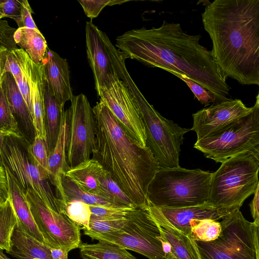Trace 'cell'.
Returning <instances> with one entry per match:
<instances>
[{
	"mask_svg": "<svg viewBox=\"0 0 259 259\" xmlns=\"http://www.w3.org/2000/svg\"><path fill=\"white\" fill-rule=\"evenodd\" d=\"M200 38V34L184 31L179 23L164 20L157 28L124 32L116 38L115 47L126 59L184 75L213 94L219 102L229 100L230 87Z\"/></svg>",
	"mask_w": 259,
	"mask_h": 259,
	"instance_id": "1",
	"label": "cell"
},
{
	"mask_svg": "<svg viewBox=\"0 0 259 259\" xmlns=\"http://www.w3.org/2000/svg\"><path fill=\"white\" fill-rule=\"evenodd\" d=\"M224 77L259 85V0H214L202 14Z\"/></svg>",
	"mask_w": 259,
	"mask_h": 259,
	"instance_id": "2",
	"label": "cell"
},
{
	"mask_svg": "<svg viewBox=\"0 0 259 259\" xmlns=\"http://www.w3.org/2000/svg\"><path fill=\"white\" fill-rule=\"evenodd\" d=\"M96 126L93 158L110 174L137 207L146 209L149 186L160 168L156 158L125 132L100 100L93 108Z\"/></svg>",
	"mask_w": 259,
	"mask_h": 259,
	"instance_id": "3",
	"label": "cell"
},
{
	"mask_svg": "<svg viewBox=\"0 0 259 259\" xmlns=\"http://www.w3.org/2000/svg\"><path fill=\"white\" fill-rule=\"evenodd\" d=\"M125 59L120 54L111 58L118 77L127 86L139 109L146 133V146L156 158L160 168L179 167L180 146L184 135L191 130L164 118L150 104L130 75Z\"/></svg>",
	"mask_w": 259,
	"mask_h": 259,
	"instance_id": "4",
	"label": "cell"
},
{
	"mask_svg": "<svg viewBox=\"0 0 259 259\" xmlns=\"http://www.w3.org/2000/svg\"><path fill=\"white\" fill-rule=\"evenodd\" d=\"M259 152H245L230 157L212 173L207 202L221 219L239 210L259 186Z\"/></svg>",
	"mask_w": 259,
	"mask_h": 259,
	"instance_id": "5",
	"label": "cell"
},
{
	"mask_svg": "<svg viewBox=\"0 0 259 259\" xmlns=\"http://www.w3.org/2000/svg\"><path fill=\"white\" fill-rule=\"evenodd\" d=\"M212 175L199 168H160L149 186L148 200L158 207L202 204L208 200Z\"/></svg>",
	"mask_w": 259,
	"mask_h": 259,
	"instance_id": "6",
	"label": "cell"
},
{
	"mask_svg": "<svg viewBox=\"0 0 259 259\" xmlns=\"http://www.w3.org/2000/svg\"><path fill=\"white\" fill-rule=\"evenodd\" d=\"M218 237L209 242L195 241L201 259H258V228L239 210L222 219Z\"/></svg>",
	"mask_w": 259,
	"mask_h": 259,
	"instance_id": "7",
	"label": "cell"
},
{
	"mask_svg": "<svg viewBox=\"0 0 259 259\" xmlns=\"http://www.w3.org/2000/svg\"><path fill=\"white\" fill-rule=\"evenodd\" d=\"M253 110L208 137L197 141L194 147L206 158L222 163L245 152H259V94Z\"/></svg>",
	"mask_w": 259,
	"mask_h": 259,
	"instance_id": "8",
	"label": "cell"
},
{
	"mask_svg": "<svg viewBox=\"0 0 259 259\" xmlns=\"http://www.w3.org/2000/svg\"><path fill=\"white\" fill-rule=\"evenodd\" d=\"M127 219L126 224L117 231L97 233L83 230L84 234L93 240L112 242L149 259H167L160 230L148 210L135 208Z\"/></svg>",
	"mask_w": 259,
	"mask_h": 259,
	"instance_id": "9",
	"label": "cell"
},
{
	"mask_svg": "<svg viewBox=\"0 0 259 259\" xmlns=\"http://www.w3.org/2000/svg\"><path fill=\"white\" fill-rule=\"evenodd\" d=\"M29 144L21 136L6 137L1 152L3 165L9 170L25 192L31 190L47 205L60 209L48 176L33 163L29 155Z\"/></svg>",
	"mask_w": 259,
	"mask_h": 259,
	"instance_id": "10",
	"label": "cell"
},
{
	"mask_svg": "<svg viewBox=\"0 0 259 259\" xmlns=\"http://www.w3.org/2000/svg\"><path fill=\"white\" fill-rule=\"evenodd\" d=\"M25 195L33 219L46 245L68 252L79 247L81 228L78 225L60 209L47 205L31 190L26 191Z\"/></svg>",
	"mask_w": 259,
	"mask_h": 259,
	"instance_id": "11",
	"label": "cell"
},
{
	"mask_svg": "<svg viewBox=\"0 0 259 259\" xmlns=\"http://www.w3.org/2000/svg\"><path fill=\"white\" fill-rule=\"evenodd\" d=\"M68 113L66 161L70 168L90 159L96 149V126L93 108L83 94L73 96Z\"/></svg>",
	"mask_w": 259,
	"mask_h": 259,
	"instance_id": "12",
	"label": "cell"
},
{
	"mask_svg": "<svg viewBox=\"0 0 259 259\" xmlns=\"http://www.w3.org/2000/svg\"><path fill=\"white\" fill-rule=\"evenodd\" d=\"M97 94L130 136L146 146L145 128L138 106L117 73L100 89Z\"/></svg>",
	"mask_w": 259,
	"mask_h": 259,
	"instance_id": "13",
	"label": "cell"
},
{
	"mask_svg": "<svg viewBox=\"0 0 259 259\" xmlns=\"http://www.w3.org/2000/svg\"><path fill=\"white\" fill-rule=\"evenodd\" d=\"M253 107H247L240 99H230L204 108L193 114L191 131L197 135V141L209 136L249 114Z\"/></svg>",
	"mask_w": 259,
	"mask_h": 259,
	"instance_id": "14",
	"label": "cell"
},
{
	"mask_svg": "<svg viewBox=\"0 0 259 259\" xmlns=\"http://www.w3.org/2000/svg\"><path fill=\"white\" fill-rule=\"evenodd\" d=\"M87 57L97 92L116 74L102 36V31L92 21L85 24Z\"/></svg>",
	"mask_w": 259,
	"mask_h": 259,
	"instance_id": "15",
	"label": "cell"
},
{
	"mask_svg": "<svg viewBox=\"0 0 259 259\" xmlns=\"http://www.w3.org/2000/svg\"><path fill=\"white\" fill-rule=\"evenodd\" d=\"M41 63L49 89L60 106L64 108L65 103L71 100L73 96L67 61L48 47Z\"/></svg>",
	"mask_w": 259,
	"mask_h": 259,
	"instance_id": "16",
	"label": "cell"
},
{
	"mask_svg": "<svg viewBox=\"0 0 259 259\" xmlns=\"http://www.w3.org/2000/svg\"><path fill=\"white\" fill-rule=\"evenodd\" d=\"M146 209L157 223L162 236L170 245L174 259H201L195 241L191 235L171 224L158 208L148 200Z\"/></svg>",
	"mask_w": 259,
	"mask_h": 259,
	"instance_id": "17",
	"label": "cell"
},
{
	"mask_svg": "<svg viewBox=\"0 0 259 259\" xmlns=\"http://www.w3.org/2000/svg\"><path fill=\"white\" fill-rule=\"evenodd\" d=\"M1 87L6 96L21 136L29 144H31L35 137L33 118L11 72L3 73Z\"/></svg>",
	"mask_w": 259,
	"mask_h": 259,
	"instance_id": "18",
	"label": "cell"
},
{
	"mask_svg": "<svg viewBox=\"0 0 259 259\" xmlns=\"http://www.w3.org/2000/svg\"><path fill=\"white\" fill-rule=\"evenodd\" d=\"M68 134V113L67 110H64L57 141L54 148L49 153L48 158L49 180L56 188V197L61 200L64 198L62 177L70 168L66 161Z\"/></svg>",
	"mask_w": 259,
	"mask_h": 259,
	"instance_id": "19",
	"label": "cell"
},
{
	"mask_svg": "<svg viewBox=\"0 0 259 259\" xmlns=\"http://www.w3.org/2000/svg\"><path fill=\"white\" fill-rule=\"evenodd\" d=\"M5 168L8 186V195L16 212L18 224L21 229L36 240L45 244L44 238L33 219L25 191L6 167Z\"/></svg>",
	"mask_w": 259,
	"mask_h": 259,
	"instance_id": "20",
	"label": "cell"
},
{
	"mask_svg": "<svg viewBox=\"0 0 259 259\" xmlns=\"http://www.w3.org/2000/svg\"><path fill=\"white\" fill-rule=\"evenodd\" d=\"M28 76L33 107L35 136L47 140L44 104V74L41 63H34L29 57Z\"/></svg>",
	"mask_w": 259,
	"mask_h": 259,
	"instance_id": "21",
	"label": "cell"
},
{
	"mask_svg": "<svg viewBox=\"0 0 259 259\" xmlns=\"http://www.w3.org/2000/svg\"><path fill=\"white\" fill-rule=\"evenodd\" d=\"M158 208L171 224L191 236L192 220L210 219L218 221L222 219L217 209L207 201L200 205L185 207Z\"/></svg>",
	"mask_w": 259,
	"mask_h": 259,
	"instance_id": "22",
	"label": "cell"
},
{
	"mask_svg": "<svg viewBox=\"0 0 259 259\" xmlns=\"http://www.w3.org/2000/svg\"><path fill=\"white\" fill-rule=\"evenodd\" d=\"M107 172L98 160L92 158L69 168L64 176L84 192L97 196L102 179Z\"/></svg>",
	"mask_w": 259,
	"mask_h": 259,
	"instance_id": "23",
	"label": "cell"
},
{
	"mask_svg": "<svg viewBox=\"0 0 259 259\" xmlns=\"http://www.w3.org/2000/svg\"><path fill=\"white\" fill-rule=\"evenodd\" d=\"M51 248L23 232L17 223L6 252L17 259H53Z\"/></svg>",
	"mask_w": 259,
	"mask_h": 259,
	"instance_id": "24",
	"label": "cell"
},
{
	"mask_svg": "<svg viewBox=\"0 0 259 259\" xmlns=\"http://www.w3.org/2000/svg\"><path fill=\"white\" fill-rule=\"evenodd\" d=\"M29 57L22 49L8 51L3 73L10 72L12 74L33 118V107L28 76Z\"/></svg>",
	"mask_w": 259,
	"mask_h": 259,
	"instance_id": "25",
	"label": "cell"
},
{
	"mask_svg": "<svg viewBox=\"0 0 259 259\" xmlns=\"http://www.w3.org/2000/svg\"><path fill=\"white\" fill-rule=\"evenodd\" d=\"M14 39L16 45L23 50L34 63L41 62L48 46L39 29L18 28L14 33Z\"/></svg>",
	"mask_w": 259,
	"mask_h": 259,
	"instance_id": "26",
	"label": "cell"
},
{
	"mask_svg": "<svg viewBox=\"0 0 259 259\" xmlns=\"http://www.w3.org/2000/svg\"><path fill=\"white\" fill-rule=\"evenodd\" d=\"M45 77V76H44ZM45 125L49 153L54 148L59 135L62 113L64 110L50 91L44 79Z\"/></svg>",
	"mask_w": 259,
	"mask_h": 259,
	"instance_id": "27",
	"label": "cell"
},
{
	"mask_svg": "<svg viewBox=\"0 0 259 259\" xmlns=\"http://www.w3.org/2000/svg\"><path fill=\"white\" fill-rule=\"evenodd\" d=\"M78 248L82 259H137L127 249L105 241L81 243Z\"/></svg>",
	"mask_w": 259,
	"mask_h": 259,
	"instance_id": "28",
	"label": "cell"
},
{
	"mask_svg": "<svg viewBox=\"0 0 259 259\" xmlns=\"http://www.w3.org/2000/svg\"><path fill=\"white\" fill-rule=\"evenodd\" d=\"M18 223V219L11 200L8 198L0 203V249L8 250L11 238Z\"/></svg>",
	"mask_w": 259,
	"mask_h": 259,
	"instance_id": "29",
	"label": "cell"
},
{
	"mask_svg": "<svg viewBox=\"0 0 259 259\" xmlns=\"http://www.w3.org/2000/svg\"><path fill=\"white\" fill-rule=\"evenodd\" d=\"M97 196L116 206L137 207L108 172L102 179Z\"/></svg>",
	"mask_w": 259,
	"mask_h": 259,
	"instance_id": "30",
	"label": "cell"
},
{
	"mask_svg": "<svg viewBox=\"0 0 259 259\" xmlns=\"http://www.w3.org/2000/svg\"><path fill=\"white\" fill-rule=\"evenodd\" d=\"M62 186L64 198L62 200L58 199L61 203L71 200H78L82 201L90 206L118 207L97 196L84 192L64 176L62 177Z\"/></svg>",
	"mask_w": 259,
	"mask_h": 259,
	"instance_id": "31",
	"label": "cell"
},
{
	"mask_svg": "<svg viewBox=\"0 0 259 259\" xmlns=\"http://www.w3.org/2000/svg\"><path fill=\"white\" fill-rule=\"evenodd\" d=\"M58 202L61 212L65 213L82 229H89V223L92 214L90 205L78 200L61 203L58 199Z\"/></svg>",
	"mask_w": 259,
	"mask_h": 259,
	"instance_id": "32",
	"label": "cell"
},
{
	"mask_svg": "<svg viewBox=\"0 0 259 259\" xmlns=\"http://www.w3.org/2000/svg\"><path fill=\"white\" fill-rule=\"evenodd\" d=\"M191 236L195 241L209 242L215 240L221 231L220 222L210 219L191 221Z\"/></svg>",
	"mask_w": 259,
	"mask_h": 259,
	"instance_id": "33",
	"label": "cell"
},
{
	"mask_svg": "<svg viewBox=\"0 0 259 259\" xmlns=\"http://www.w3.org/2000/svg\"><path fill=\"white\" fill-rule=\"evenodd\" d=\"M28 152L33 163L49 177L47 140L35 136L33 142L28 145Z\"/></svg>",
	"mask_w": 259,
	"mask_h": 259,
	"instance_id": "34",
	"label": "cell"
},
{
	"mask_svg": "<svg viewBox=\"0 0 259 259\" xmlns=\"http://www.w3.org/2000/svg\"><path fill=\"white\" fill-rule=\"evenodd\" d=\"M127 216L125 218H101L91 215L89 229L87 230L97 233L117 231L126 224L128 220Z\"/></svg>",
	"mask_w": 259,
	"mask_h": 259,
	"instance_id": "35",
	"label": "cell"
},
{
	"mask_svg": "<svg viewBox=\"0 0 259 259\" xmlns=\"http://www.w3.org/2000/svg\"><path fill=\"white\" fill-rule=\"evenodd\" d=\"M0 129L21 136L17 124L11 113L6 96L0 87Z\"/></svg>",
	"mask_w": 259,
	"mask_h": 259,
	"instance_id": "36",
	"label": "cell"
},
{
	"mask_svg": "<svg viewBox=\"0 0 259 259\" xmlns=\"http://www.w3.org/2000/svg\"><path fill=\"white\" fill-rule=\"evenodd\" d=\"M168 72L177 76L184 81L191 90L195 98L205 106L210 103H215L217 100L215 96L209 91L205 90L202 86L192 81L184 75L168 71Z\"/></svg>",
	"mask_w": 259,
	"mask_h": 259,
	"instance_id": "37",
	"label": "cell"
},
{
	"mask_svg": "<svg viewBox=\"0 0 259 259\" xmlns=\"http://www.w3.org/2000/svg\"><path fill=\"white\" fill-rule=\"evenodd\" d=\"M128 2V1L118 0H99L89 1L81 0L78 2L81 6L85 14L92 20L96 18L106 6H110L115 5H120Z\"/></svg>",
	"mask_w": 259,
	"mask_h": 259,
	"instance_id": "38",
	"label": "cell"
},
{
	"mask_svg": "<svg viewBox=\"0 0 259 259\" xmlns=\"http://www.w3.org/2000/svg\"><path fill=\"white\" fill-rule=\"evenodd\" d=\"M92 215L101 218L126 217L131 211L137 207L90 206Z\"/></svg>",
	"mask_w": 259,
	"mask_h": 259,
	"instance_id": "39",
	"label": "cell"
},
{
	"mask_svg": "<svg viewBox=\"0 0 259 259\" xmlns=\"http://www.w3.org/2000/svg\"><path fill=\"white\" fill-rule=\"evenodd\" d=\"M16 29L11 27L7 20L0 21V52L18 49L14 39Z\"/></svg>",
	"mask_w": 259,
	"mask_h": 259,
	"instance_id": "40",
	"label": "cell"
},
{
	"mask_svg": "<svg viewBox=\"0 0 259 259\" xmlns=\"http://www.w3.org/2000/svg\"><path fill=\"white\" fill-rule=\"evenodd\" d=\"M23 5V0H0V11L5 17L16 22L19 18Z\"/></svg>",
	"mask_w": 259,
	"mask_h": 259,
	"instance_id": "41",
	"label": "cell"
},
{
	"mask_svg": "<svg viewBox=\"0 0 259 259\" xmlns=\"http://www.w3.org/2000/svg\"><path fill=\"white\" fill-rule=\"evenodd\" d=\"M33 10L27 0H23L21 14L16 21L18 28H28L38 29L32 17Z\"/></svg>",
	"mask_w": 259,
	"mask_h": 259,
	"instance_id": "42",
	"label": "cell"
},
{
	"mask_svg": "<svg viewBox=\"0 0 259 259\" xmlns=\"http://www.w3.org/2000/svg\"><path fill=\"white\" fill-rule=\"evenodd\" d=\"M8 186L6 172L4 166H0V203L8 198Z\"/></svg>",
	"mask_w": 259,
	"mask_h": 259,
	"instance_id": "43",
	"label": "cell"
},
{
	"mask_svg": "<svg viewBox=\"0 0 259 259\" xmlns=\"http://www.w3.org/2000/svg\"><path fill=\"white\" fill-rule=\"evenodd\" d=\"M259 186L256 187L254 192V197L249 204L250 212L253 219V223L259 225Z\"/></svg>",
	"mask_w": 259,
	"mask_h": 259,
	"instance_id": "44",
	"label": "cell"
},
{
	"mask_svg": "<svg viewBox=\"0 0 259 259\" xmlns=\"http://www.w3.org/2000/svg\"><path fill=\"white\" fill-rule=\"evenodd\" d=\"M53 259H68V252L61 248H51Z\"/></svg>",
	"mask_w": 259,
	"mask_h": 259,
	"instance_id": "45",
	"label": "cell"
},
{
	"mask_svg": "<svg viewBox=\"0 0 259 259\" xmlns=\"http://www.w3.org/2000/svg\"><path fill=\"white\" fill-rule=\"evenodd\" d=\"M8 50H5L0 52V87L1 86L2 76L7 60Z\"/></svg>",
	"mask_w": 259,
	"mask_h": 259,
	"instance_id": "46",
	"label": "cell"
},
{
	"mask_svg": "<svg viewBox=\"0 0 259 259\" xmlns=\"http://www.w3.org/2000/svg\"><path fill=\"white\" fill-rule=\"evenodd\" d=\"M11 135H16L15 133L7 131L5 130L0 129V166H3L2 160V157H1V149L3 146V142L5 139V138L8 136Z\"/></svg>",
	"mask_w": 259,
	"mask_h": 259,
	"instance_id": "47",
	"label": "cell"
},
{
	"mask_svg": "<svg viewBox=\"0 0 259 259\" xmlns=\"http://www.w3.org/2000/svg\"><path fill=\"white\" fill-rule=\"evenodd\" d=\"M0 259H10L0 249Z\"/></svg>",
	"mask_w": 259,
	"mask_h": 259,
	"instance_id": "48",
	"label": "cell"
},
{
	"mask_svg": "<svg viewBox=\"0 0 259 259\" xmlns=\"http://www.w3.org/2000/svg\"><path fill=\"white\" fill-rule=\"evenodd\" d=\"M4 18V16L3 14L0 11V21L2 20V18Z\"/></svg>",
	"mask_w": 259,
	"mask_h": 259,
	"instance_id": "49",
	"label": "cell"
}]
</instances>
